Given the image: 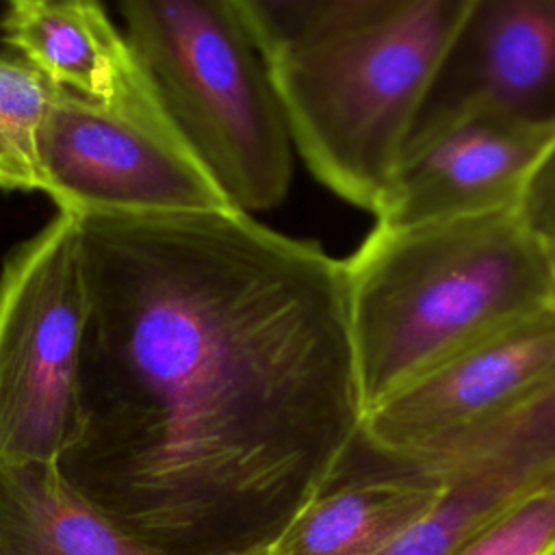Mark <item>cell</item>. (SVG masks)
I'll return each mask as SVG.
<instances>
[{"label":"cell","mask_w":555,"mask_h":555,"mask_svg":"<svg viewBox=\"0 0 555 555\" xmlns=\"http://www.w3.org/2000/svg\"><path fill=\"white\" fill-rule=\"evenodd\" d=\"M464 117L555 134V0H468L405 147Z\"/></svg>","instance_id":"obj_8"},{"label":"cell","mask_w":555,"mask_h":555,"mask_svg":"<svg viewBox=\"0 0 555 555\" xmlns=\"http://www.w3.org/2000/svg\"><path fill=\"white\" fill-rule=\"evenodd\" d=\"M442 490L379 555H451L479 525L555 470V379L518 410L425 455Z\"/></svg>","instance_id":"obj_9"},{"label":"cell","mask_w":555,"mask_h":555,"mask_svg":"<svg viewBox=\"0 0 555 555\" xmlns=\"http://www.w3.org/2000/svg\"><path fill=\"white\" fill-rule=\"evenodd\" d=\"M451 555H555V470L492 514Z\"/></svg>","instance_id":"obj_15"},{"label":"cell","mask_w":555,"mask_h":555,"mask_svg":"<svg viewBox=\"0 0 555 555\" xmlns=\"http://www.w3.org/2000/svg\"><path fill=\"white\" fill-rule=\"evenodd\" d=\"M267 65L299 50L319 30L332 0H230Z\"/></svg>","instance_id":"obj_16"},{"label":"cell","mask_w":555,"mask_h":555,"mask_svg":"<svg viewBox=\"0 0 555 555\" xmlns=\"http://www.w3.org/2000/svg\"><path fill=\"white\" fill-rule=\"evenodd\" d=\"M0 35L52 87L182 139L132 43L100 0H4Z\"/></svg>","instance_id":"obj_11"},{"label":"cell","mask_w":555,"mask_h":555,"mask_svg":"<svg viewBox=\"0 0 555 555\" xmlns=\"http://www.w3.org/2000/svg\"><path fill=\"white\" fill-rule=\"evenodd\" d=\"M87 308L76 217L59 210L0 273V462L59 466L76 444Z\"/></svg>","instance_id":"obj_5"},{"label":"cell","mask_w":555,"mask_h":555,"mask_svg":"<svg viewBox=\"0 0 555 555\" xmlns=\"http://www.w3.org/2000/svg\"><path fill=\"white\" fill-rule=\"evenodd\" d=\"M516 210L527 228L555 249V139L538 160Z\"/></svg>","instance_id":"obj_17"},{"label":"cell","mask_w":555,"mask_h":555,"mask_svg":"<svg viewBox=\"0 0 555 555\" xmlns=\"http://www.w3.org/2000/svg\"><path fill=\"white\" fill-rule=\"evenodd\" d=\"M0 555L169 553L134 538L95 509L67 483L59 466L0 462Z\"/></svg>","instance_id":"obj_13"},{"label":"cell","mask_w":555,"mask_h":555,"mask_svg":"<svg viewBox=\"0 0 555 555\" xmlns=\"http://www.w3.org/2000/svg\"><path fill=\"white\" fill-rule=\"evenodd\" d=\"M555 379V306L455 351L362 418L360 442L410 460L518 410Z\"/></svg>","instance_id":"obj_7"},{"label":"cell","mask_w":555,"mask_h":555,"mask_svg":"<svg viewBox=\"0 0 555 555\" xmlns=\"http://www.w3.org/2000/svg\"><path fill=\"white\" fill-rule=\"evenodd\" d=\"M345 269L364 414L455 351L555 306V251L516 208L375 223Z\"/></svg>","instance_id":"obj_2"},{"label":"cell","mask_w":555,"mask_h":555,"mask_svg":"<svg viewBox=\"0 0 555 555\" xmlns=\"http://www.w3.org/2000/svg\"><path fill=\"white\" fill-rule=\"evenodd\" d=\"M405 2H410V0H332L314 37L364 24L369 20H375L379 15H386L395 9H399Z\"/></svg>","instance_id":"obj_18"},{"label":"cell","mask_w":555,"mask_h":555,"mask_svg":"<svg viewBox=\"0 0 555 555\" xmlns=\"http://www.w3.org/2000/svg\"><path fill=\"white\" fill-rule=\"evenodd\" d=\"M56 91L24 61L0 56L2 191H41L39 137Z\"/></svg>","instance_id":"obj_14"},{"label":"cell","mask_w":555,"mask_h":555,"mask_svg":"<svg viewBox=\"0 0 555 555\" xmlns=\"http://www.w3.org/2000/svg\"><path fill=\"white\" fill-rule=\"evenodd\" d=\"M553 251H555V249H553Z\"/></svg>","instance_id":"obj_19"},{"label":"cell","mask_w":555,"mask_h":555,"mask_svg":"<svg viewBox=\"0 0 555 555\" xmlns=\"http://www.w3.org/2000/svg\"><path fill=\"white\" fill-rule=\"evenodd\" d=\"M553 139L496 117L457 119L403 150L375 223L410 225L518 208Z\"/></svg>","instance_id":"obj_10"},{"label":"cell","mask_w":555,"mask_h":555,"mask_svg":"<svg viewBox=\"0 0 555 555\" xmlns=\"http://www.w3.org/2000/svg\"><path fill=\"white\" fill-rule=\"evenodd\" d=\"M74 217L89 308L61 475L169 555L267 551L360 440L345 260L241 208Z\"/></svg>","instance_id":"obj_1"},{"label":"cell","mask_w":555,"mask_h":555,"mask_svg":"<svg viewBox=\"0 0 555 555\" xmlns=\"http://www.w3.org/2000/svg\"><path fill=\"white\" fill-rule=\"evenodd\" d=\"M128 41L189 150L245 212L284 202L293 137L230 0H117Z\"/></svg>","instance_id":"obj_4"},{"label":"cell","mask_w":555,"mask_h":555,"mask_svg":"<svg viewBox=\"0 0 555 555\" xmlns=\"http://www.w3.org/2000/svg\"><path fill=\"white\" fill-rule=\"evenodd\" d=\"M468 0H410L269 63L293 145L345 202L377 215Z\"/></svg>","instance_id":"obj_3"},{"label":"cell","mask_w":555,"mask_h":555,"mask_svg":"<svg viewBox=\"0 0 555 555\" xmlns=\"http://www.w3.org/2000/svg\"><path fill=\"white\" fill-rule=\"evenodd\" d=\"M39 165L41 191L69 215L238 208L180 137L61 89L43 119Z\"/></svg>","instance_id":"obj_6"},{"label":"cell","mask_w":555,"mask_h":555,"mask_svg":"<svg viewBox=\"0 0 555 555\" xmlns=\"http://www.w3.org/2000/svg\"><path fill=\"white\" fill-rule=\"evenodd\" d=\"M334 479L317 494L267 555H379L438 501L442 481L412 460Z\"/></svg>","instance_id":"obj_12"}]
</instances>
